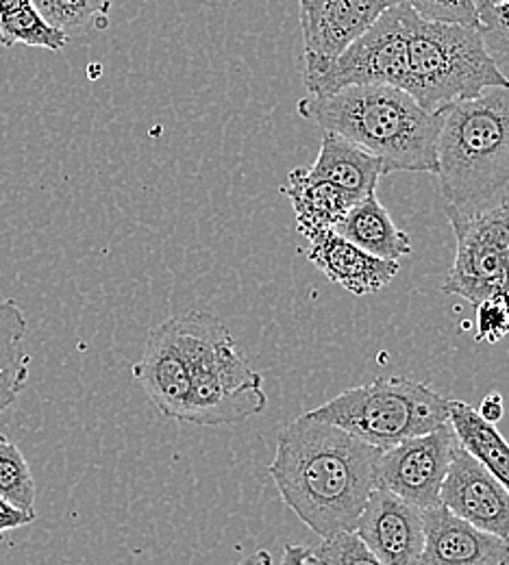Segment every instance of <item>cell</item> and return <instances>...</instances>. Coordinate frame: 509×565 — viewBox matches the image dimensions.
I'll return each instance as SVG.
<instances>
[{"label":"cell","mask_w":509,"mask_h":565,"mask_svg":"<svg viewBox=\"0 0 509 565\" xmlns=\"http://www.w3.org/2000/svg\"><path fill=\"white\" fill-rule=\"evenodd\" d=\"M381 452L303 414L279 433L268 475L296 518L320 540H329L356 531L368 495L377 490Z\"/></svg>","instance_id":"6da1fadb"},{"label":"cell","mask_w":509,"mask_h":565,"mask_svg":"<svg viewBox=\"0 0 509 565\" xmlns=\"http://www.w3.org/2000/svg\"><path fill=\"white\" fill-rule=\"evenodd\" d=\"M298 114L379 159L383 174L437 170L442 114L425 109L405 89L390 85L347 87L305 98Z\"/></svg>","instance_id":"7a4b0ae2"},{"label":"cell","mask_w":509,"mask_h":565,"mask_svg":"<svg viewBox=\"0 0 509 565\" xmlns=\"http://www.w3.org/2000/svg\"><path fill=\"white\" fill-rule=\"evenodd\" d=\"M437 179L446 205H486L509 188V85L444 107Z\"/></svg>","instance_id":"3957f363"},{"label":"cell","mask_w":509,"mask_h":565,"mask_svg":"<svg viewBox=\"0 0 509 565\" xmlns=\"http://www.w3.org/2000/svg\"><path fill=\"white\" fill-rule=\"evenodd\" d=\"M170 322L190 370V405L183 424H240L266 412L264 376L248 365L216 316L190 311Z\"/></svg>","instance_id":"277c9868"},{"label":"cell","mask_w":509,"mask_h":565,"mask_svg":"<svg viewBox=\"0 0 509 565\" xmlns=\"http://www.w3.org/2000/svg\"><path fill=\"white\" fill-rule=\"evenodd\" d=\"M410 85L425 109L477 98L490 87H508L509 78L492 60L479 29L421 20L414 11L407 24Z\"/></svg>","instance_id":"5b68a950"},{"label":"cell","mask_w":509,"mask_h":565,"mask_svg":"<svg viewBox=\"0 0 509 565\" xmlns=\"http://www.w3.org/2000/svg\"><path fill=\"white\" fill-rule=\"evenodd\" d=\"M305 416L333 424L379 450H388L448 423V398L412 379L381 376L344 390Z\"/></svg>","instance_id":"8992f818"},{"label":"cell","mask_w":509,"mask_h":565,"mask_svg":"<svg viewBox=\"0 0 509 565\" xmlns=\"http://www.w3.org/2000/svg\"><path fill=\"white\" fill-rule=\"evenodd\" d=\"M410 15L407 4L390 7L327 71L305 81L309 96L322 98L360 85H390L407 92Z\"/></svg>","instance_id":"52a82bcc"},{"label":"cell","mask_w":509,"mask_h":565,"mask_svg":"<svg viewBox=\"0 0 509 565\" xmlns=\"http://www.w3.org/2000/svg\"><path fill=\"white\" fill-rule=\"evenodd\" d=\"M457 444L453 426L446 423L427 435L383 450L377 466V488L403 498L421 511L434 509L439 504V492Z\"/></svg>","instance_id":"ba28073f"},{"label":"cell","mask_w":509,"mask_h":565,"mask_svg":"<svg viewBox=\"0 0 509 565\" xmlns=\"http://www.w3.org/2000/svg\"><path fill=\"white\" fill-rule=\"evenodd\" d=\"M392 0H311L298 4L303 81L327 71L390 9Z\"/></svg>","instance_id":"9c48e42d"},{"label":"cell","mask_w":509,"mask_h":565,"mask_svg":"<svg viewBox=\"0 0 509 565\" xmlns=\"http://www.w3.org/2000/svg\"><path fill=\"white\" fill-rule=\"evenodd\" d=\"M446 215L457 246L442 291L448 296H459L470 305H479L499 294H509L503 257L481 231L473 212L468 207L446 205Z\"/></svg>","instance_id":"30bf717a"},{"label":"cell","mask_w":509,"mask_h":565,"mask_svg":"<svg viewBox=\"0 0 509 565\" xmlns=\"http://www.w3.org/2000/svg\"><path fill=\"white\" fill-rule=\"evenodd\" d=\"M439 504L459 520L503 540L509 546L508 490L459 444L450 455Z\"/></svg>","instance_id":"8fae6325"},{"label":"cell","mask_w":509,"mask_h":565,"mask_svg":"<svg viewBox=\"0 0 509 565\" xmlns=\"http://www.w3.org/2000/svg\"><path fill=\"white\" fill-rule=\"evenodd\" d=\"M383 565H418L425 548L423 511L388 490H372L353 531Z\"/></svg>","instance_id":"7c38bea8"},{"label":"cell","mask_w":509,"mask_h":565,"mask_svg":"<svg viewBox=\"0 0 509 565\" xmlns=\"http://www.w3.org/2000/svg\"><path fill=\"white\" fill-rule=\"evenodd\" d=\"M134 379L161 418L185 423L190 405V370L170 320L157 324L148 333L142 359L134 365Z\"/></svg>","instance_id":"4fadbf2b"},{"label":"cell","mask_w":509,"mask_h":565,"mask_svg":"<svg viewBox=\"0 0 509 565\" xmlns=\"http://www.w3.org/2000/svg\"><path fill=\"white\" fill-rule=\"evenodd\" d=\"M425 548L418 565H509V546L437 504L423 511Z\"/></svg>","instance_id":"5bb4252c"},{"label":"cell","mask_w":509,"mask_h":565,"mask_svg":"<svg viewBox=\"0 0 509 565\" xmlns=\"http://www.w3.org/2000/svg\"><path fill=\"white\" fill-rule=\"evenodd\" d=\"M327 279L356 296L381 291L394 281L401 266L399 262H383L351 244L333 228L322 231L307 239L300 250Z\"/></svg>","instance_id":"9a60e30c"},{"label":"cell","mask_w":509,"mask_h":565,"mask_svg":"<svg viewBox=\"0 0 509 565\" xmlns=\"http://www.w3.org/2000/svg\"><path fill=\"white\" fill-rule=\"evenodd\" d=\"M309 174L344 192L353 203L377 192V183L383 177L379 159L368 154L364 148L325 131L318 157L309 168Z\"/></svg>","instance_id":"2e32d148"},{"label":"cell","mask_w":509,"mask_h":565,"mask_svg":"<svg viewBox=\"0 0 509 565\" xmlns=\"http://www.w3.org/2000/svg\"><path fill=\"white\" fill-rule=\"evenodd\" d=\"M333 231L383 262H399L412 253L410 235L392 222L377 192L358 201Z\"/></svg>","instance_id":"e0dca14e"},{"label":"cell","mask_w":509,"mask_h":565,"mask_svg":"<svg viewBox=\"0 0 509 565\" xmlns=\"http://www.w3.org/2000/svg\"><path fill=\"white\" fill-rule=\"evenodd\" d=\"M282 194L290 199L298 233L305 239L336 228L338 222L356 205L344 192L314 179L305 168L291 170L286 183L282 185Z\"/></svg>","instance_id":"ac0fdd59"},{"label":"cell","mask_w":509,"mask_h":565,"mask_svg":"<svg viewBox=\"0 0 509 565\" xmlns=\"http://www.w3.org/2000/svg\"><path fill=\"white\" fill-rule=\"evenodd\" d=\"M448 424L464 450H468L509 494V441L497 424L486 423L468 403L448 401Z\"/></svg>","instance_id":"d6986e66"},{"label":"cell","mask_w":509,"mask_h":565,"mask_svg":"<svg viewBox=\"0 0 509 565\" xmlns=\"http://www.w3.org/2000/svg\"><path fill=\"white\" fill-rule=\"evenodd\" d=\"M26 318L9 300H0V414L9 409L29 383L31 356L24 347Z\"/></svg>","instance_id":"ffe728a7"},{"label":"cell","mask_w":509,"mask_h":565,"mask_svg":"<svg viewBox=\"0 0 509 565\" xmlns=\"http://www.w3.org/2000/svg\"><path fill=\"white\" fill-rule=\"evenodd\" d=\"M68 38L51 26L31 0H0V46L62 51Z\"/></svg>","instance_id":"44dd1931"},{"label":"cell","mask_w":509,"mask_h":565,"mask_svg":"<svg viewBox=\"0 0 509 565\" xmlns=\"http://www.w3.org/2000/svg\"><path fill=\"white\" fill-rule=\"evenodd\" d=\"M40 15L68 40L109 24L112 0H31Z\"/></svg>","instance_id":"7402d4cb"},{"label":"cell","mask_w":509,"mask_h":565,"mask_svg":"<svg viewBox=\"0 0 509 565\" xmlns=\"http://www.w3.org/2000/svg\"><path fill=\"white\" fill-rule=\"evenodd\" d=\"M0 498L22 511L35 513V481L22 450L11 444H0Z\"/></svg>","instance_id":"603a6c76"},{"label":"cell","mask_w":509,"mask_h":565,"mask_svg":"<svg viewBox=\"0 0 509 565\" xmlns=\"http://www.w3.org/2000/svg\"><path fill=\"white\" fill-rule=\"evenodd\" d=\"M307 565H383L360 542L356 533H340L309 548Z\"/></svg>","instance_id":"cb8c5ba5"},{"label":"cell","mask_w":509,"mask_h":565,"mask_svg":"<svg viewBox=\"0 0 509 565\" xmlns=\"http://www.w3.org/2000/svg\"><path fill=\"white\" fill-rule=\"evenodd\" d=\"M399 4H407L427 22L479 29V9L475 0H399Z\"/></svg>","instance_id":"d4e9b609"},{"label":"cell","mask_w":509,"mask_h":565,"mask_svg":"<svg viewBox=\"0 0 509 565\" xmlns=\"http://www.w3.org/2000/svg\"><path fill=\"white\" fill-rule=\"evenodd\" d=\"M468 210L475 215L481 231L490 237V242L501 253L509 281V194H501L499 199L486 205H477Z\"/></svg>","instance_id":"484cf974"},{"label":"cell","mask_w":509,"mask_h":565,"mask_svg":"<svg viewBox=\"0 0 509 565\" xmlns=\"http://www.w3.org/2000/svg\"><path fill=\"white\" fill-rule=\"evenodd\" d=\"M475 327L477 342H501L509 333V294H499L479 302Z\"/></svg>","instance_id":"4316f807"},{"label":"cell","mask_w":509,"mask_h":565,"mask_svg":"<svg viewBox=\"0 0 509 565\" xmlns=\"http://www.w3.org/2000/svg\"><path fill=\"white\" fill-rule=\"evenodd\" d=\"M479 31L488 51L509 57V2L479 11Z\"/></svg>","instance_id":"83f0119b"},{"label":"cell","mask_w":509,"mask_h":565,"mask_svg":"<svg viewBox=\"0 0 509 565\" xmlns=\"http://www.w3.org/2000/svg\"><path fill=\"white\" fill-rule=\"evenodd\" d=\"M35 522V513H29V511H22L18 509L15 504L7 502L4 498H0V540L9 533V531H15V529H22L26 524Z\"/></svg>","instance_id":"f1b7e54d"},{"label":"cell","mask_w":509,"mask_h":565,"mask_svg":"<svg viewBox=\"0 0 509 565\" xmlns=\"http://www.w3.org/2000/svg\"><path fill=\"white\" fill-rule=\"evenodd\" d=\"M477 414H479L486 423H501V418H503V414H506V412H503V396H501L499 392H490V394L481 401Z\"/></svg>","instance_id":"f546056e"},{"label":"cell","mask_w":509,"mask_h":565,"mask_svg":"<svg viewBox=\"0 0 509 565\" xmlns=\"http://www.w3.org/2000/svg\"><path fill=\"white\" fill-rule=\"evenodd\" d=\"M307 555L309 548L307 546H296V544H288L282 565H307Z\"/></svg>","instance_id":"4dcf8cb0"},{"label":"cell","mask_w":509,"mask_h":565,"mask_svg":"<svg viewBox=\"0 0 509 565\" xmlns=\"http://www.w3.org/2000/svg\"><path fill=\"white\" fill-rule=\"evenodd\" d=\"M237 565H273V557L266 551H257V553L244 557Z\"/></svg>","instance_id":"1f68e13d"},{"label":"cell","mask_w":509,"mask_h":565,"mask_svg":"<svg viewBox=\"0 0 509 565\" xmlns=\"http://www.w3.org/2000/svg\"><path fill=\"white\" fill-rule=\"evenodd\" d=\"M509 0H488V4H486V9L488 7H497V4H508Z\"/></svg>","instance_id":"d6a6232c"},{"label":"cell","mask_w":509,"mask_h":565,"mask_svg":"<svg viewBox=\"0 0 509 565\" xmlns=\"http://www.w3.org/2000/svg\"><path fill=\"white\" fill-rule=\"evenodd\" d=\"M475 2H477V9H479V11H484L486 4H488V0H475Z\"/></svg>","instance_id":"836d02e7"},{"label":"cell","mask_w":509,"mask_h":565,"mask_svg":"<svg viewBox=\"0 0 509 565\" xmlns=\"http://www.w3.org/2000/svg\"><path fill=\"white\" fill-rule=\"evenodd\" d=\"M305 2H311V0H298V4H305Z\"/></svg>","instance_id":"e575fe53"},{"label":"cell","mask_w":509,"mask_h":565,"mask_svg":"<svg viewBox=\"0 0 509 565\" xmlns=\"http://www.w3.org/2000/svg\"><path fill=\"white\" fill-rule=\"evenodd\" d=\"M2 441H4V435H2V433H0V444H2Z\"/></svg>","instance_id":"d590c367"},{"label":"cell","mask_w":509,"mask_h":565,"mask_svg":"<svg viewBox=\"0 0 509 565\" xmlns=\"http://www.w3.org/2000/svg\"><path fill=\"white\" fill-rule=\"evenodd\" d=\"M392 2H394V4H399V0H392Z\"/></svg>","instance_id":"8d00e7d4"}]
</instances>
